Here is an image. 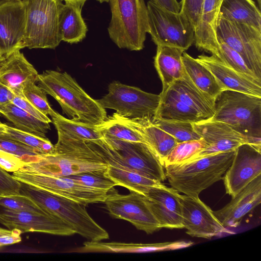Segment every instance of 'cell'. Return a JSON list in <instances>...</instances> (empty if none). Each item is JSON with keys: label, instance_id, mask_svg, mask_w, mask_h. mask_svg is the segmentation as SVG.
<instances>
[{"label": "cell", "instance_id": "cell-18", "mask_svg": "<svg viewBox=\"0 0 261 261\" xmlns=\"http://www.w3.org/2000/svg\"><path fill=\"white\" fill-rule=\"evenodd\" d=\"M192 125L195 131L205 141L206 146L187 161L234 150L242 144H249L247 138L221 121L209 119L193 123Z\"/></svg>", "mask_w": 261, "mask_h": 261}, {"label": "cell", "instance_id": "cell-11", "mask_svg": "<svg viewBox=\"0 0 261 261\" xmlns=\"http://www.w3.org/2000/svg\"><path fill=\"white\" fill-rule=\"evenodd\" d=\"M160 100V94L114 81L108 86V93L97 100L104 109L114 110L122 117L152 120Z\"/></svg>", "mask_w": 261, "mask_h": 261}, {"label": "cell", "instance_id": "cell-38", "mask_svg": "<svg viewBox=\"0 0 261 261\" xmlns=\"http://www.w3.org/2000/svg\"><path fill=\"white\" fill-rule=\"evenodd\" d=\"M206 146L203 139L178 143L163 160V166L182 163L191 159Z\"/></svg>", "mask_w": 261, "mask_h": 261}, {"label": "cell", "instance_id": "cell-49", "mask_svg": "<svg viewBox=\"0 0 261 261\" xmlns=\"http://www.w3.org/2000/svg\"><path fill=\"white\" fill-rule=\"evenodd\" d=\"M14 96L9 88L0 82V105L11 102Z\"/></svg>", "mask_w": 261, "mask_h": 261}, {"label": "cell", "instance_id": "cell-17", "mask_svg": "<svg viewBox=\"0 0 261 261\" xmlns=\"http://www.w3.org/2000/svg\"><path fill=\"white\" fill-rule=\"evenodd\" d=\"M183 227L189 235L211 239L226 231L209 206L198 196L180 195Z\"/></svg>", "mask_w": 261, "mask_h": 261}, {"label": "cell", "instance_id": "cell-25", "mask_svg": "<svg viewBox=\"0 0 261 261\" xmlns=\"http://www.w3.org/2000/svg\"><path fill=\"white\" fill-rule=\"evenodd\" d=\"M86 1H67L61 5L59 26L62 41L77 43L85 38L88 29L82 16V10Z\"/></svg>", "mask_w": 261, "mask_h": 261}, {"label": "cell", "instance_id": "cell-12", "mask_svg": "<svg viewBox=\"0 0 261 261\" xmlns=\"http://www.w3.org/2000/svg\"><path fill=\"white\" fill-rule=\"evenodd\" d=\"M220 39L237 52L247 67L261 80V31L219 15L216 27Z\"/></svg>", "mask_w": 261, "mask_h": 261}, {"label": "cell", "instance_id": "cell-36", "mask_svg": "<svg viewBox=\"0 0 261 261\" xmlns=\"http://www.w3.org/2000/svg\"><path fill=\"white\" fill-rule=\"evenodd\" d=\"M218 41L219 49L217 58L227 66L261 86V80L247 67L241 56L222 40L218 39Z\"/></svg>", "mask_w": 261, "mask_h": 261}, {"label": "cell", "instance_id": "cell-19", "mask_svg": "<svg viewBox=\"0 0 261 261\" xmlns=\"http://www.w3.org/2000/svg\"><path fill=\"white\" fill-rule=\"evenodd\" d=\"M25 7L22 2L0 7V57L24 48Z\"/></svg>", "mask_w": 261, "mask_h": 261}, {"label": "cell", "instance_id": "cell-10", "mask_svg": "<svg viewBox=\"0 0 261 261\" xmlns=\"http://www.w3.org/2000/svg\"><path fill=\"white\" fill-rule=\"evenodd\" d=\"M148 33L156 46L175 47L185 51L194 42V30L181 12H174L148 1Z\"/></svg>", "mask_w": 261, "mask_h": 261}, {"label": "cell", "instance_id": "cell-45", "mask_svg": "<svg viewBox=\"0 0 261 261\" xmlns=\"http://www.w3.org/2000/svg\"><path fill=\"white\" fill-rule=\"evenodd\" d=\"M11 102L42 122L48 123L51 122V120L47 115L44 114L38 110L27 100L23 95L19 96L15 95Z\"/></svg>", "mask_w": 261, "mask_h": 261}, {"label": "cell", "instance_id": "cell-37", "mask_svg": "<svg viewBox=\"0 0 261 261\" xmlns=\"http://www.w3.org/2000/svg\"><path fill=\"white\" fill-rule=\"evenodd\" d=\"M152 122L155 126L173 137L178 143L201 139L195 131L192 123L160 119H153Z\"/></svg>", "mask_w": 261, "mask_h": 261}, {"label": "cell", "instance_id": "cell-55", "mask_svg": "<svg viewBox=\"0 0 261 261\" xmlns=\"http://www.w3.org/2000/svg\"><path fill=\"white\" fill-rule=\"evenodd\" d=\"M61 1L65 2V1H74V0H61Z\"/></svg>", "mask_w": 261, "mask_h": 261}, {"label": "cell", "instance_id": "cell-44", "mask_svg": "<svg viewBox=\"0 0 261 261\" xmlns=\"http://www.w3.org/2000/svg\"><path fill=\"white\" fill-rule=\"evenodd\" d=\"M20 182L0 167V195H18Z\"/></svg>", "mask_w": 261, "mask_h": 261}, {"label": "cell", "instance_id": "cell-1", "mask_svg": "<svg viewBox=\"0 0 261 261\" xmlns=\"http://www.w3.org/2000/svg\"><path fill=\"white\" fill-rule=\"evenodd\" d=\"M57 132L54 152L40 154L38 161L27 164L21 169L57 177L107 170L108 162L94 142Z\"/></svg>", "mask_w": 261, "mask_h": 261}, {"label": "cell", "instance_id": "cell-28", "mask_svg": "<svg viewBox=\"0 0 261 261\" xmlns=\"http://www.w3.org/2000/svg\"><path fill=\"white\" fill-rule=\"evenodd\" d=\"M123 118L129 125L142 136L146 143L158 155L162 164L165 158L178 143L173 137L155 126L152 120Z\"/></svg>", "mask_w": 261, "mask_h": 261}, {"label": "cell", "instance_id": "cell-8", "mask_svg": "<svg viewBox=\"0 0 261 261\" xmlns=\"http://www.w3.org/2000/svg\"><path fill=\"white\" fill-rule=\"evenodd\" d=\"M94 143L108 164L129 169L161 182L166 179L163 164L147 144L104 136Z\"/></svg>", "mask_w": 261, "mask_h": 261}, {"label": "cell", "instance_id": "cell-13", "mask_svg": "<svg viewBox=\"0 0 261 261\" xmlns=\"http://www.w3.org/2000/svg\"><path fill=\"white\" fill-rule=\"evenodd\" d=\"M17 180L72 200L83 205L104 202L108 192L81 185L66 177H53L22 169L13 172Z\"/></svg>", "mask_w": 261, "mask_h": 261}, {"label": "cell", "instance_id": "cell-33", "mask_svg": "<svg viewBox=\"0 0 261 261\" xmlns=\"http://www.w3.org/2000/svg\"><path fill=\"white\" fill-rule=\"evenodd\" d=\"M50 117L57 130L86 141H98L103 137L96 125L67 119L56 111Z\"/></svg>", "mask_w": 261, "mask_h": 261}, {"label": "cell", "instance_id": "cell-52", "mask_svg": "<svg viewBox=\"0 0 261 261\" xmlns=\"http://www.w3.org/2000/svg\"><path fill=\"white\" fill-rule=\"evenodd\" d=\"M256 1L257 2L258 7H259V9H260V8H261V0H256Z\"/></svg>", "mask_w": 261, "mask_h": 261}, {"label": "cell", "instance_id": "cell-4", "mask_svg": "<svg viewBox=\"0 0 261 261\" xmlns=\"http://www.w3.org/2000/svg\"><path fill=\"white\" fill-rule=\"evenodd\" d=\"M160 95V102L153 119L193 123L211 119L215 114L214 101L196 87L185 71L181 78Z\"/></svg>", "mask_w": 261, "mask_h": 261}, {"label": "cell", "instance_id": "cell-31", "mask_svg": "<svg viewBox=\"0 0 261 261\" xmlns=\"http://www.w3.org/2000/svg\"><path fill=\"white\" fill-rule=\"evenodd\" d=\"M105 174L116 186L144 195L150 188L162 183L129 169L109 164Z\"/></svg>", "mask_w": 261, "mask_h": 261}, {"label": "cell", "instance_id": "cell-48", "mask_svg": "<svg viewBox=\"0 0 261 261\" xmlns=\"http://www.w3.org/2000/svg\"><path fill=\"white\" fill-rule=\"evenodd\" d=\"M159 6L174 12H179L180 4L177 0H149Z\"/></svg>", "mask_w": 261, "mask_h": 261}, {"label": "cell", "instance_id": "cell-27", "mask_svg": "<svg viewBox=\"0 0 261 261\" xmlns=\"http://www.w3.org/2000/svg\"><path fill=\"white\" fill-rule=\"evenodd\" d=\"M184 51L175 47L157 46L154 64L162 83L161 93L165 92L173 82L184 76L185 69L181 56Z\"/></svg>", "mask_w": 261, "mask_h": 261}, {"label": "cell", "instance_id": "cell-54", "mask_svg": "<svg viewBox=\"0 0 261 261\" xmlns=\"http://www.w3.org/2000/svg\"><path fill=\"white\" fill-rule=\"evenodd\" d=\"M2 227H0V233L2 231ZM0 247H1V245H0Z\"/></svg>", "mask_w": 261, "mask_h": 261}, {"label": "cell", "instance_id": "cell-6", "mask_svg": "<svg viewBox=\"0 0 261 261\" xmlns=\"http://www.w3.org/2000/svg\"><path fill=\"white\" fill-rule=\"evenodd\" d=\"M20 182V194L29 197L42 208L58 217L72 227L75 233L91 241L109 238L108 232L89 215L85 205Z\"/></svg>", "mask_w": 261, "mask_h": 261}, {"label": "cell", "instance_id": "cell-41", "mask_svg": "<svg viewBox=\"0 0 261 261\" xmlns=\"http://www.w3.org/2000/svg\"><path fill=\"white\" fill-rule=\"evenodd\" d=\"M0 205L15 211L49 213L30 198L22 194L0 195Z\"/></svg>", "mask_w": 261, "mask_h": 261}, {"label": "cell", "instance_id": "cell-39", "mask_svg": "<svg viewBox=\"0 0 261 261\" xmlns=\"http://www.w3.org/2000/svg\"><path fill=\"white\" fill-rule=\"evenodd\" d=\"M105 171H88L64 177L81 185L109 192L114 189L116 185L106 175Z\"/></svg>", "mask_w": 261, "mask_h": 261}, {"label": "cell", "instance_id": "cell-22", "mask_svg": "<svg viewBox=\"0 0 261 261\" xmlns=\"http://www.w3.org/2000/svg\"><path fill=\"white\" fill-rule=\"evenodd\" d=\"M39 74L20 50L0 59V82L16 95L22 96L23 88L36 83Z\"/></svg>", "mask_w": 261, "mask_h": 261}, {"label": "cell", "instance_id": "cell-24", "mask_svg": "<svg viewBox=\"0 0 261 261\" xmlns=\"http://www.w3.org/2000/svg\"><path fill=\"white\" fill-rule=\"evenodd\" d=\"M223 0H204L200 24L194 31V44L199 50L219 55L216 27Z\"/></svg>", "mask_w": 261, "mask_h": 261}, {"label": "cell", "instance_id": "cell-53", "mask_svg": "<svg viewBox=\"0 0 261 261\" xmlns=\"http://www.w3.org/2000/svg\"><path fill=\"white\" fill-rule=\"evenodd\" d=\"M97 1L101 3H103V2H109V0H97Z\"/></svg>", "mask_w": 261, "mask_h": 261}, {"label": "cell", "instance_id": "cell-46", "mask_svg": "<svg viewBox=\"0 0 261 261\" xmlns=\"http://www.w3.org/2000/svg\"><path fill=\"white\" fill-rule=\"evenodd\" d=\"M26 163L17 156L0 150V167L8 172H15L22 169Z\"/></svg>", "mask_w": 261, "mask_h": 261}, {"label": "cell", "instance_id": "cell-50", "mask_svg": "<svg viewBox=\"0 0 261 261\" xmlns=\"http://www.w3.org/2000/svg\"><path fill=\"white\" fill-rule=\"evenodd\" d=\"M6 124L0 122V136H3L6 132Z\"/></svg>", "mask_w": 261, "mask_h": 261}, {"label": "cell", "instance_id": "cell-15", "mask_svg": "<svg viewBox=\"0 0 261 261\" xmlns=\"http://www.w3.org/2000/svg\"><path fill=\"white\" fill-rule=\"evenodd\" d=\"M0 223L22 233L38 232L62 236L75 233L72 227L49 213L15 211L1 205Z\"/></svg>", "mask_w": 261, "mask_h": 261}, {"label": "cell", "instance_id": "cell-5", "mask_svg": "<svg viewBox=\"0 0 261 261\" xmlns=\"http://www.w3.org/2000/svg\"><path fill=\"white\" fill-rule=\"evenodd\" d=\"M211 120L223 122L261 148V97L230 90L222 91L214 101Z\"/></svg>", "mask_w": 261, "mask_h": 261}, {"label": "cell", "instance_id": "cell-26", "mask_svg": "<svg viewBox=\"0 0 261 261\" xmlns=\"http://www.w3.org/2000/svg\"><path fill=\"white\" fill-rule=\"evenodd\" d=\"M186 242H177L155 244L125 243L116 242H101L89 241L72 252H113L145 253L162 250L177 249L186 247Z\"/></svg>", "mask_w": 261, "mask_h": 261}, {"label": "cell", "instance_id": "cell-56", "mask_svg": "<svg viewBox=\"0 0 261 261\" xmlns=\"http://www.w3.org/2000/svg\"><path fill=\"white\" fill-rule=\"evenodd\" d=\"M0 150H3L2 148L1 147H0Z\"/></svg>", "mask_w": 261, "mask_h": 261}, {"label": "cell", "instance_id": "cell-34", "mask_svg": "<svg viewBox=\"0 0 261 261\" xmlns=\"http://www.w3.org/2000/svg\"><path fill=\"white\" fill-rule=\"evenodd\" d=\"M103 136L129 142L146 143L142 136L129 125L123 117L116 113L107 117L101 123L96 125Z\"/></svg>", "mask_w": 261, "mask_h": 261}, {"label": "cell", "instance_id": "cell-23", "mask_svg": "<svg viewBox=\"0 0 261 261\" xmlns=\"http://www.w3.org/2000/svg\"><path fill=\"white\" fill-rule=\"evenodd\" d=\"M196 60L212 73L223 90H233L261 97V86L227 66L216 56L201 55Z\"/></svg>", "mask_w": 261, "mask_h": 261}, {"label": "cell", "instance_id": "cell-29", "mask_svg": "<svg viewBox=\"0 0 261 261\" xmlns=\"http://www.w3.org/2000/svg\"><path fill=\"white\" fill-rule=\"evenodd\" d=\"M185 72L196 87L215 101L223 91L212 73L204 65L184 51L181 56Z\"/></svg>", "mask_w": 261, "mask_h": 261}, {"label": "cell", "instance_id": "cell-21", "mask_svg": "<svg viewBox=\"0 0 261 261\" xmlns=\"http://www.w3.org/2000/svg\"><path fill=\"white\" fill-rule=\"evenodd\" d=\"M260 203L261 174L232 197L231 201L224 207L213 212L224 227H236L247 213Z\"/></svg>", "mask_w": 261, "mask_h": 261}, {"label": "cell", "instance_id": "cell-30", "mask_svg": "<svg viewBox=\"0 0 261 261\" xmlns=\"http://www.w3.org/2000/svg\"><path fill=\"white\" fill-rule=\"evenodd\" d=\"M219 15L228 21L245 24L261 31L260 9L253 0H223Z\"/></svg>", "mask_w": 261, "mask_h": 261}, {"label": "cell", "instance_id": "cell-14", "mask_svg": "<svg viewBox=\"0 0 261 261\" xmlns=\"http://www.w3.org/2000/svg\"><path fill=\"white\" fill-rule=\"evenodd\" d=\"M104 203L111 217L128 221L139 230L150 234L161 229L144 195L133 191L122 195L114 189Z\"/></svg>", "mask_w": 261, "mask_h": 261}, {"label": "cell", "instance_id": "cell-32", "mask_svg": "<svg viewBox=\"0 0 261 261\" xmlns=\"http://www.w3.org/2000/svg\"><path fill=\"white\" fill-rule=\"evenodd\" d=\"M0 115L18 129L41 137H46V133L50 129L49 123L38 120L11 102L0 105Z\"/></svg>", "mask_w": 261, "mask_h": 261}, {"label": "cell", "instance_id": "cell-35", "mask_svg": "<svg viewBox=\"0 0 261 261\" xmlns=\"http://www.w3.org/2000/svg\"><path fill=\"white\" fill-rule=\"evenodd\" d=\"M2 136L32 147L41 154H51L54 151V145L46 137H41L16 127L7 125L6 132Z\"/></svg>", "mask_w": 261, "mask_h": 261}, {"label": "cell", "instance_id": "cell-47", "mask_svg": "<svg viewBox=\"0 0 261 261\" xmlns=\"http://www.w3.org/2000/svg\"><path fill=\"white\" fill-rule=\"evenodd\" d=\"M22 232L18 229H7L2 228L0 233L1 247L14 244L21 242Z\"/></svg>", "mask_w": 261, "mask_h": 261}, {"label": "cell", "instance_id": "cell-9", "mask_svg": "<svg viewBox=\"0 0 261 261\" xmlns=\"http://www.w3.org/2000/svg\"><path fill=\"white\" fill-rule=\"evenodd\" d=\"M25 7L24 47L51 48L62 41L59 14L61 0H21Z\"/></svg>", "mask_w": 261, "mask_h": 261}, {"label": "cell", "instance_id": "cell-57", "mask_svg": "<svg viewBox=\"0 0 261 261\" xmlns=\"http://www.w3.org/2000/svg\"><path fill=\"white\" fill-rule=\"evenodd\" d=\"M0 59H1V57H0Z\"/></svg>", "mask_w": 261, "mask_h": 261}, {"label": "cell", "instance_id": "cell-40", "mask_svg": "<svg viewBox=\"0 0 261 261\" xmlns=\"http://www.w3.org/2000/svg\"><path fill=\"white\" fill-rule=\"evenodd\" d=\"M0 147L3 150L18 157L26 164L38 161L41 154L32 147L3 136H0Z\"/></svg>", "mask_w": 261, "mask_h": 261}, {"label": "cell", "instance_id": "cell-43", "mask_svg": "<svg viewBox=\"0 0 261 261\" xmlns=\"http://www.w3.org/2000/svg\"><path fill=\"white\" fill-rule=\"evenodd\" d=\"M204 0H181L180 12L190 22L194 31L198 27L201 20Z\"/></svg>", "mask_w": 261, "mask_h": 261}, {"label": "cell", "instance_id": "cell-3", "mask_svg": "<svg viewBox=\"0 0 261 261\" xmlns=\"http://www.w3.org/2000/svg\"><path fill=\"white\" fill-rule=\"evenodd\" d=\"M236 150L164 166L171 186L185 195L198 196L204 190L222 179L231 165Z\"/></svg>", "mask_w": 261, "mask_h": 261}, {"label": "cell", "instance_id": "cell-7", "mask_svg": "<svg viewBox=\"0 0 261 261\" xmlns=\"http://www.w3.org/2000/svg\"><path fill=\"white\" fill-rule=\"evenodd\" d=\"M111 18L108 31L120 48L138 51L144 47L149 31L144 0H109Z\"/></svg>", "mask_w": 261, "mask_h": 261}, {"label": "cell", "instance_id": "cell-51", "mask_svg": "<svg viewBox=\"0 0 261 261\" xmlns=\"http://www.w3.org/2000/svg\"><path fill=\"white\" fill-rule=\"evenodd\" d=\"M21 1V0H0V7L10 3L20 2Z\"/></svg>", "mask_w": 261, "mask_h": 261}, {"label": "cell", "instance_id": "cell-2", "mask_svg": "<svg viewBox=\"0 0 261 261\" xmlns=\"http://www.w3.org/2000/svg\"><path fill=\"white\" fill-rule=\"evenodd\" d=\"M37 83L47 94L58 102L63 113L70 119L98 125L107 118L105 109L67 72L46 70L39 74Z\"/></svg>", "mask_w": 261, "mask_h": 261}, {"label": "cell", "instance_id": "cell-16", "mask_svg": "<svg viewBox=\"0 0 261 261\" xmlns=\"http://www.w3.org/2000/svg\"><path fill=\"white\" fill-rule=\"evenodd\" d=\"M261 174V148L249 143L239 146L222 179L226 192L232 197Z\"/></svg>", "mask_w": 261, "mask_h": 261}, {"label": "cell", "instance_id": "cell-20", "mask_svg": "<svg viewBox=\"0 0 261 261\" xmlns=\"http://www.w3.org/2000/svg\"><path fill=\"white\" fill-rule=\"evenodd\" d=\"M145 196L161 228H184L180 195L176 190L161 183L150 188Z\"/></svg>", "mask_w": 261, "mask_h": 261}, {"label": "cell", "instance_id": "cell-42", "mask_svg": "<svg viewBox=\"0 0 261 261\" xmlns=\"http://www.w3.org/2000/svg\"><path fill=\"white\" fill-rule=\"evenodd\" d=\"M22 93L27 100L44 114L51 116L55 112L47 100V94L35 83L27 84Z\"/></svg>", "mask_w": 261, "mask_h": 261}]
</instances>
